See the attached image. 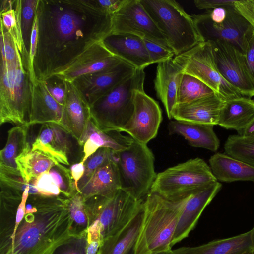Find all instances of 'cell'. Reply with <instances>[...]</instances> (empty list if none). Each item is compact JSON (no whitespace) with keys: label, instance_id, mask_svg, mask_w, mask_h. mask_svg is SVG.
Here are the masks:
<instances>
[{"label":"cell","instance_id":"cell-25","mask_svg":"<svg viewBox=\"0 0 254 254\" xmlns=\"http://www.w3.org/2000/svg\"><path fill=\"white\" fill-rule=\"evenodd\" d=\"M214 126L174 120L169 123L168 129L169 135H181L192 147L216 152L219 147L220 140L214 131Z\"/></svg>","mask_w":254,"mask_h":254},{"label":"cell","instance_id":"cell-48","mask_svg":"<svg viewBox=\"0 0 254 254\" xmlns=\"http://www.w3.org/2000/svg\"><path fill=\"white\" fill-rule=\"evenodd\" d=\"M72 177L74 181L76 189L78 192L79 190L78 184L80 180L83 177L85 172L84 163L80 161L72 164L70 168Z\"/></svg>","mask_w":254,"mask_h":254},{"label":"cell","instance_id":"cell-42","mask_svg":"<svg viewBox=\"0 0 254 254\" xmlns=\"http://www.w3.org/2000/svg\"><path fill=\"white\" fill-rule=\"evenodd\" d=\"M38 37V17L36 12L32 26L30 41L29 53V70L30 79L32 84L36 82L34 71V60L36 54Z\"/></svg>","mask_w":254,"mask_h":254},{"label":"cell","instance_id":"cell-17","mask_svg":"<svg viewBox=\"0 0 254 254\" xmlns=\"http://www.w3.org/2000/svg\"><path fill=\"white\" fill-rule=\"evenodd\" d=\"M72 138L71 135L61 126L53 123H44L41 124L31 150L42 152L57 163L69 165L73 149Z\"/></svg>","mask_w":254,"mask_h":254},{"label":"cell","instance_id":"cell-47","mask_svg":"<svg viewBox=\"0 0 254 254\" xmlns=\"http://www.w3.org/2000/svg\"><path fill=\"white\" fill-rule=\"evenodd\" d=\"M97 1L105 12L113 15L123 5L126 0H98Z\"/></svg>","mask_w":254,"mask_h":254},{"label":"cell","instance_id":"cell-2","mask_svg":"<svg viewBox=\"0 0 254 254\" xmlns=\"http://www.w3.org/2000/svg\"><path fill=\"white\" fill-rule=\"evenodd\" d=\"M65 196L29 195L25 214L0 254H51L71 235Z\"/></svg>","mask_w":254,"mask_h":254},{"label":"cell","instance_id":"cell-29","mask_svg":"<svg viewBox=\"0 0 254 254\" xmlns=\"http://www.w3.org/2000/svg\"><path fill=\"white\" fill-rule=\"evenodd\" d=\"M120 189L119 173L115 158L100 166L79 192L86 200L96 195H110Z\"/></svg>","mask_w":254,"mask_h":254},{"label":"cell","instance_id":"cell-34","mask_svg":"<svg viewBox=\"0 0 254 254\" xmlns=\"http://www.w3.org/2000/svg\"><path fill=\"white\" fill-rule=\"evenodd\" d=\"M214 94L216 93L201 81L183 74L178 90L177 104L190 102Z\"/></svg>","mask_w":254,"mask_h":254},{"label":"cell","instance_id":"cell-1","mask_svg":"<svg viewBox=\"0 0 254 254\" xmlns=\"http://www.w3.org/2000/svg\"><path fill=\"white\" fill-rule=\"evenodd\" d=\"M37 81L64 71L112 33L113 15L97 0H39Z\"/></svg>","mask_w":254,"mask_h":254},{"label":"cell","instance_id":"cell-14","mask_svg":"<svg viewBox=\"0 0 254 254\" xmlns=\"http://www.w3.org/2000/svg\"><path fill=\"white\" fill-rule=\"evenodd\" d=\"M134 111L122 132L128 134L134 140L147 144L156 137L162 121V110L154 99L144 90L135 92Z\"/></svg>","mask_w":254,"mask_h":254},{"label":"cell","instance_id":"cell-53","mask_svg":"<svg viewBox=\"0 0 254 254\" xmlns=\"http://www.w3.org/2000/svg\"><path fill=\"white\" fill-rule=\"evenodd\" d=\"M240 254H254V249L246 251Z\"/></svg>","mask_w":254,"mask_h":254},{"label":"cell","instance_id":"cell-50","mask_svg":"<svg viewBox=\"0 0 254 254\" xmlns=\"http://www.w3.org/2000/svg\"><path fill=\"white\" fill-rule=\"evenodd\" d=\"M101 242L99 240L87 241L86 254H97Z\"/></svg>","mask_w":254,"mask_h":254},{"label":"cell","instance_id":"cell-38","mask_svg":"<svg viewBox=\"0 0 254 254\" xmlns=\"http://www.w3.org/2000/svg\"><path fill=\"white\" fill-rule=\"evenodd\" d=\"M39 0H22L21 11V32L25 48L28 53H29L31 31Z\"/></svg>","mask_w":254,"mask_h":254},{"label":"cell","instance_id":"cell-8","mask_svg":"<svg viewBox=\"0 0 254 254\" xmlns=\"http://www.w3.org/2000/svg\"><path fill=\"white\" fill-rule=\"evenodd\" d=\"M115 154L121 190L137 200H144L157 175L153 152L147 144L133 139L127 148Z\"/></svg>","mask_w":254,"mask_h":254},{"label":"cell","instance_id":"cell-39","mask_svg":"<svg viewBox=\"0 0 254 254\" xmlns=\"http://www.w3.org/2000/svg\"><path fill=\"white\" fill-rule=\"evenodd\" d=\"M87 235H71L58 246L51 254H86Z\"/></svg>","mask_w":254,"mask_h":254},{"label":"cell","instance_id":"cell-24","mask_svg":"<svg viewBox=\"0 0 254 254\" xmlns=\"http://www.w3.org/2000/svg\"><path fill=\"white\" fill-rule=\"evenodd\" d=\"M254 249V226L248 231L229 238L217 239L195 247L173 250L174 254H240Z\"/></svg>","mask_w":254,"mask_h":254},{"label":"cell","instance_id":"cell-5","mask_svg":"<svg viewBox=\"0 0 254 254\" xmlns=\"http://www.w3.org/2000/svg\"><path fill=\"white\" fill-rule=\"evenodd\" d=\"M18 50L12 62L1 60L0 125L28 123L32 90L29 62H24Z\"/></svg>","mask_w":254,"mask_h":254},{"label":"cell","instance_id":"cell-32","mask_svg":"<svg viewBox=\"0 0 254 254\" xmlns=\"http://www.w3.org/2000/svg\"><path fill=\"white\" fill-rule=\"evenodd\" d=\"M18 169L27 183L42 174L49 172L57 162L42 152L31 150L16 159Z\"/></svg>","mask_w":254,"mask_h":254},{"label":"cell","instance_id":"cell-46","mask_svg":"<svg viewBox=\"0 0 254 254\" xmlns=\"http://www.w3.org/2000/svg\"><path fill=\"white\" fill-rule=\"evenodd\" d=\"M244 54L249 70L254 79V31L249 39Z\"/></svg>","mask_w":254,"mask_h":254},{"label":"cell","instance_id":"cell-54","mask_svg":"<svg viewBox=\"0 0 254 254\" xmlns=\"http://www.w3.org/2000/svg\"><path fill=\"white\" fill-rule=\"evenodd\" d=\"M128 254H134L133 250Z\"/></svg>","mask_w":254,"mask_h":254},{"label":"cell","instance_id":"cell-44","mask_svg":"<svg viewBox=\"0 0 254 254\" xmlns=\"http://www.w3.org/2000/svg\"><path fill=\"white\" fill-rule=\"evenodd\" d=\"M48 90L51 96L59 104L64 106L66 98V83L62 79L61 83L58 84H52L47 81H45Z\"/></svg>","mask_w":254,"mask_h":254},{"label":"cell","instance_id":"cell-22","mask_svg":"<svg viewBox=\"0 0 254 254\" xmlns=\"http://www.w3.org/2000/svg\"><path fill=\"white\" fill-rule=\"evenodd\" d=\"M111 53L134 66L144 69L152 64L143 39L129 34L111 33L103 41Z\"/></svg>","mask_w":254,"mask_h":254},{"label":"cell","instance_id":"cell-15","mask_svg":"<svg viewBox=\"0 0 254 254\" xmlns=\"http://www.w3.org/2000/svg\"><path fill=\"white\" fill-rule=\"evenodd\" d=\"M136 70L134 66L123 61L112 68L80 76L72 82L90 106Z\"/></svg>","mask_w":254,"mask_h":254},{"label":"cell","instance_id":"cell-12","mask_svg":"<svg viewBox=\"0 0 254 254\" xmlns=\"http://www.w3.org/2000/svg\"><path fill=\"white\" fill-rule=\"evenodd\" d=\"M209 41L217 69L223 78L242 96L254 97V79L249 70L244 53L225 41Z\"/></svg>","mask_w":254,"mask_h":254},{"label":"cell","instance_id":"cell-36","mask_svg":"<svg viewBox=\"0 0 254 254\" xmlns=\"http://www.w3.org/2000/svg\"><path fill=\"white\" fill-rule=\"evenodd\" d=\"M115 158V151L107 148H100L90 156L84 162L85 172L78 184L79 191L100 166L109 160Z\"/></svg>","mask_w":254,"mask_h":254},{"label":"cell","instance_id":"cell-18","mask_svg":"<svg viewBox=\"0 0 254 254\" xmlns=\"http://www.w3.org/2000/svg\"><path fill=\"white\" fill-rule=\"evenodd\" d=\"M65 81L66 98L63 128L71 135L79 146H83L84 136L91 119L90 107L73 83Z\"/></svg>","mask_w":254,"mask_h":254},{"label":"cell","instance_id":"cell-13","mask_svg":"<svg viewBox=\"0 0 254 254\" xmlns=\"http://www.w3.org/2000/svg\"><path fill=\"white\" fill-rule=\"evenodd\" d=\"M112 33L132 34L170 48L140 0H126L113 16Z\"/></svg>","mask_w":254,"mask_h":254},{"label":"cell","instance_id":"cell-33","mask_svg":"<svg viewBox=\"0 0 254 254\" xmlns=\"http://www.w3.org/2000/svg\"><path fill=\"white\" fill-rule=\"evenodd\" d=\"M64 201L70 218L71 235H87L89 220L82 195L78 191L70 197L65 196Z\"/></svg>","mask_w":254,"mask_h":254},{"label":"cell","instance_id":"cell-7","mask_svg":"<svg viewBox=\"0 0 254 254\" xmlns=\"http://www.w3.org/2000/svg\"><path fill=\"white\" fill-rule=\"evenodd\" d=\"M140 2L177 56L205 42L193 19L174 0H140Z\"/></svg>","mask_w":254,"mask_h":254},{"label":"cell","instance_id":"cell-37","mask_svg":"<svg viewBox=\"0 0 254 254\" xmlns=\"http://www.w3.org/2000/svg\"><path fill=\"white\" fill-rule=\"evenodd\" d=\"M49 172L58 186L62 195L70 197L78 192L69 169L57 163Z\"/></svg>","mask_w":254,"mask_h":254},{"label":"cell","instance_id":"cell-28","mask_svg":"<svg viewBox=\"0 0 254 254\" xmlns=\"http://www.w3.org/2000/svg\"><path fill=\"white\" fill-rule=\"evenodd\" d=\"M209 163L213 174L218 182L251 181L254 183V166L225 153H215L209 158Z\"/></svg>","mask_w":254,"mask_h":254},{"label":"cell","instance_id":"cell-6","mask_svg":"<svg viewBox=\"0 0 254 254\" xmlns=\"http://www.w3.org/2000/svg\"><path fill=\"white\" fill-rule=\"evenodd\" d=\"M145 73H135L91 105V119L102 131L121 132L134 111L135 92L144 90Z\"/></svg>","mask_w":254,"mask_h":254},{"label":"cell","instance_id":"cell-9","mask_svg":"<svg viewBox=\"0 0 254 254\" xmlns=\"http://www.w3.org/2000/svg\"><path fill=\"white\" fill-rule=\"evenodd\" d=\"M216 181L209 165L197 157L158 173L150 192L170 200H178Z\"/></svg>","mask_w":254,"mask_h":254},{"label":"cell","instance_id":"cell-40","mask_svg":"<svg viewBox=\"0 0 254 254\" xmlns=\"http://www.w3.org/2000/svg\"><path fill=\"white\" fill-rule=\"evenodd\" d=\"M32 184L43 195L59 196L62 195L58 186L49 172L42 174L31 180Z\"/></svg>","mask_w":254,"mask_h":254},{"label":"cell","instance_id":"cell-45","mask_svg":"<svg viewBox=\"0 0 254 254\" xmlns=\"http://www.w3.org/2000/svg\"><path fill=\"white\" fill-rule=\"evenodd\" d=\"M235 0H195L194 3L196 7L200 10H212L213 9L227 6H233Z\"/></svg>","mask_w":254,"mask_h":254},{"label":"cell","instance_id":"cell-30","mask_svg":"<svg viewBox=\"0 0 254 254\" xmlns=\"http://www.w3.org/2000/svg\"><path fill=\"white\" fill-rule=\"evenodd\" d=\"M254 119V100L241 96L225 101L217 125L238 131L245 128Z\"/></svg>","mask_w":254,"mask_h":254},{"label":"cell","instance_id":"cell-23","mask_svg":"<svg viewBox=\"0 0 254 254\" xmlns=\"http://www.w3.org/2000/svg\"><path fill=\"white\" fill-rule=\"evenodd\" d=\"M183 74L173 59L158 63L154 89L169 119H172V112L177 104V92Z\"/></svg>","mask_w":254,"mask_h":254},{"label":"cell","instance_id":"cell-21","mask_svg":"<svg viewBox=\"0 0 254 254\" xmlns=\"http://www.w3.org/2000/svg\"><path fill=\"white\" fill-rule=\"evenodd\" d=\"M225 102L214 94L190 102L177 104L172 118L177 121L217 125L219 113Z\"/></svg>","mask_w":254,"mask_h":254},{"label":"cell","instance_id":"cell-27","mask_svg":"<svg viewBox=\"0 0 254 254\" xmlns=\"http://www.w3.org/2000/svg\"><path fill=\"white\" fill-rule=\"evenodd\" d=\"M133 139L122 135L119 132H104L90 121L84 136L83 144V156L81 161H85L100 148H107L118 152L127 148Z\"/></svg>","mask_w":254,"mask_h":254},{"label":"cell","instance_id":"cell-20","mask_svg":"<svg viewBox=\"0 0 254 254\" xmlns=\"http://www.w3.org/2000/svg\"><path fill=\"white\" fill-rule=\"evenodd\" d=\"M64 106L51 96L45 81L32 84L28 123L30 126L53 123L63 127Z\"/></svg>","mask_w":254,"mask_h":254},{"label":"cell","instance_id":"cell-52","mask_svg":"<svg viewBox=\"0 0 254 254\" xmlns=\"http://www.w3.org/2000/svg\"><path fill=\"white\" fill-rule=\"evenodd\" d=\"M150 254H174L173 252V250L161 251L156 253H151Z\"/></svg>","mask_w":254,"mask_h":254},{"label":"cell","instance_id":"cell-4","mask_svg":"<svg viewBox=\"0 0 254 254\" xmlns=\"http://www.w3.org/2000/svg\"><path fill=\"white\" fill-rule=\"evenodd\" d=\"M144 200H137L121 189L85 200L89 220L87 241L99 240L102 243L122 230L142 210Z\"/></svg>","mask_w":254,"mask_h":254},{"label":"cell","instance_id":"cell-49","mask_svg":"<svg viewBox=\"0 0 254 254\" xmlns=\"http://www.w3.org/2000/svg\"><path fill=\"white\" fill-rule=\"evenodd\" d=\"M210 20L216 23H220L225 19L227 11L226 7H221L208 11Z\"/></svg>","mask_w":254,"mask_h":254},{"label":"cell","instance_id":"cell-41","mask_svg":"<svg viewBox=\"0 0 254 254\" xmlns=\"http://www.w3.org/2000/svg\"><path fill=\"white\" fill-rule=\"evenodd\" d=\"M143 41L152 64L172 59L175 55L170 48L146 39H143Z\"/></svg>","mask_w":254,"mask_h":254},{"label":"cell","instance_id":"cell-10","mask_svg":"<svg viewBox=\"0 0 254 254\" xmlns=\"http://www.w3.org/2000/svg\"><path fill=\"white\" fill-rule=\"evenodd\" d=\"M173 61L183 74L201 81L224 101L243 96L219 73L210 41L199 43L176 56Z\"/></svg>","mask_w":254,"mask_h":254},{"label":"cell","instance_id":"cell-31","mask_svg":"<svg viewBox=\"0 0 254 254\" xmlns=\"http://www.w3.org/2000/svg\"><path fill=\"white\" fill-rule=\"evenodd\" d=\"M142 217L143 207L124 228L102 242L97 254H128L136 242Z\"/></svg>","mask_w":254,"mask_h":254},{"label":"cell","instance_id":"cell-26","mask_svg":"<svg viewBox=\"0 0 254 254\" xmlns=\"http://www.w3.org/2000/svg\"><path fill=\"white\" fill-rule=\"evenodd\" d=\"M30 127L26 123L17 125L9 130L5 145L0 151V170L21 174L16 159L27 154L31 150L28 141V130Z\"/></svg>","mask_w":254,"mask_h":254},{"label":"cell","instance_id":"cell-19","mask_svg":"<svg viewBox=\"0 0 254 254\" xmlns=\"http://www.w3.org/2000/svg\"><path fill=\"white\" fill-rule=\"evenodd\" d=\"M123 61L113 55L103 41L96 45L56 77L66 81L73 82L80 76L112 68Z\"/></svg>","mask_w":254,"mask_h":254},{"label":"cell","instance_id":"cell-35","mask_svg":"<svg viewBox=\"0 0 254 254\" xmlns=\"http://www.w3.org/2000/svg\"><path fill=\"white\" fill-rule=\"evenodd\" d=\"M224 148L227 155L254 166V136L244 137L238 134L229 135Z\"/></svg>","mask_w":254,"mask_h":254},{"label":"cell","instance_id":"cell-3","mask_svg":"<svg viewBox=\"0 0 254 254\" xmlns=\"http://www.w3.org/2000/svg\"><path fill=\"white\" fill-rule=\"evenodd\" d=\"M189 195L172 200L150 192L143 201L142 220L134 254L172 250L178 221Z\"/></svg>","mask_w":254,"mask_h":254},{"label":"cell","instance_id":"cell-16","mask_svg":"<svg viewBox=\"0 0 254 254\" xmlns=\"http://www.w3.org/2000/svg\"><path fill=\"white\" fill-rule=\"evenodd\" d=\"M222 186L219 182L216 181L188 197L178 221L172 247L189 236L204 209L218 194Z\"/></svg>","mask_w":254,"mask_h":254},{"label":"cell","instance_id":"cell-51","mask_svg":"<svg viewBox=\"0 0 254 254\" xmlns=\"http://www.w3.org/2000/svg\"><path fill=\"white\" fill-rule=\"evenodd\" d=\"M237 132V134L244 137L254 136V119L245 128Z\"/></svg>","mask_w":254,"mask_h":254},{"label":"cell","instance_id":"cell-43","mask_svg":"<svg viewBox=\"0 0 254 254\" xmlns=\"http://www.w3.org/2000/svg\"><path fill=\"white\" fill-rule=\"evenodd\" d=\"M233 7L254 29V0H235Z\"/></svg>","mask_w":254,"mask_h":254},{"label":"cell","instance_id":"cell-11","mask_svg":"<svg viewBox=\"0 0 254 254\" xmlns=\"http://www.w3.org/2000/svg\"><path fill=\"white\" fill-rule=\"evenodd\" d=\"M227 14L220 23L212 22L208 12L191 15L197 30L204 41L222 40L244 53L254 29L233 6L225 7Z\"/></svg>","mask_w":254,"mask_h":254}]
</instances>
